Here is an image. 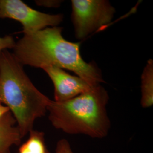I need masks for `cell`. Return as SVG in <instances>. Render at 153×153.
I'll use <instances>...</instances> for the list:
<instances>
[{
	"instance_id": "cell-1",
	"label": "cell",
	"mask_w": 153,
	"mask_h": 153,
	"mask_svg": "<svg viewBox=\"0 0 153 153\" xmlns=\"http://www.w3.org/2000/svg\"><path fill=\"white\" fill-rule=\"evenodd\" d=\"M62 28L47 27L37 32L24 34L16 43L14 57L23 66L43 69L56 66L73 71L91 86L104 82L101 70L94 61L82 59L80 43L66 40Z\"/></svg>"
},
{
	"instance_id": "cell-2",
	"label": "cell",
	"mask_w": 153,
	"mask_h": 153,
	"mask_svg": "<svg viewBox=\"0 0 153 153\" xmlns=\"http://www.w3.org/2000/svg\"><path fill=\"white\" fill-rule=\"evenodd\" d=\"M51 99L30 80L13 53H0V103L9 108L22 138L33 130L35 120L45 115Z\"/></svg>"
},
{
	"instance_id": "cell-3",
	"label": "cell",
	"mask_w": 153,
	"mask_h": 153,
	"mask_svg": "<svg viewBox=\"0 0 153 153\" xmlns=\"http://www.w3.org/2000/svg\"><path fill=\"white\" fill-rule=\"evenodd\" d=\"M108 91L101 85L65 102L51 100L48 119L52 126L69 134H84L93 138L106 137L111 128L107 114Z\"/></svg>"
},
{
	"instance_id": "cell-4",
	"label": "cell",
	"mask_w": 153,
	"mask_h": 153,
	"mask_svg": "<svg viewBox=\"0 0 153 153\" xmlns=\"http://www.w3.org/2000/svg\"><path fill=\"white\" fill-rule=\"evenodd\" d=\"M71 4L74 35L79 40L108 25L116 13L107 0H71Z\"/></svg>"
},
{
	"instance_id": "cell-5",
	"label": "cell",
	"mask_w": 153,
	"mask_h": 153,
	"mask_svg": "<svg viewBox=\"0 0 153 153\" xmlns=\"http://www.w3.org/2000/svg\"><path fill=\"white\" fill-rule=\"evenodd\" d=\"M0 18H10L20 22L22 32L28 34L57 26L62 22L64 15L48 14L36 10L21 0H0Z\"/></svg>"
},
{
	"instance_id": "cell-6",
	"label": "cell",
	"mask_w": 153,
	"mask_h": 153,
	"mask_svg": "<svg viewBox=\"0 0 153 153\" xmlns=\"http://www.w3.org/2000/svg\"><path fill=\"white\" fill-rule=\"evenodd\" d=\"M42 69L53 83L54 101L57 102L73 98L88 91L94 86L81 77L72 76L58 67L48 66Z\"/></svg>"
},
{
	"instance_id": "cell-7",
	"label": "cell",
	"mask_w": 153,
	"mask_h": 153,
	"mask_svg": "<svg viewBox=\"0 0 153 153\" xmlns=\"http://www.w3.org/2000/svg\"><path fill=\"white\" fill-rule=\"evenodd\" d=\"M22 138L10 111L0 119V153H11L13 146L20 145Z\"/></svg>"
},
{
	"instance_id": "cell-8",
	"label": "cell",
	"mask_w": 153,
	"mask_h": 153,
	"mask_svg": "<svg viewBox=\"0 0 153 153\" xmlns=\"http://www.w3.org/2000/svg\"><path fill=\"white\" fill-rule=\"evenodd\" d=\"M141 104L143 108H149L153 104V60L149 59L141 74Z\"/></svg>"
},
{
	"instance_id": "cell-9",
	"label": "cell",
	"mask_w": 153,
	"mask_h": 153,
	"mask_svg": "<svg viewBox=\"0 0 153 153\" xmlns=\"http://www.w3.org/2000/svg\"><path fill=\"white\" fill-rule=\"evenodd\" d=\"M28 134L27 140L21 145L18 153H50L45 141L44 133L33 129Z\"/></svg>"
},
{
	"instance_id": "cell-10",
	"label": "cell",
	"mask_w": 153,
	"mask_h": 153,
	"mask_svg": "<svg viewBox=\"0 0 153 153\" xmlns=\"http://www.w3.org/2000/svg\"><path fill=\"white\" fill-rule=\"evenodd\" d=\"M13 37L7 35L4 37H0V53L4 50L7 49H13L16 45Z\"/></svg>"
},
{
	"instance_id": "cell-11",
	"label": "cell",
	"mask_w": 153,
	"mask_h": 153,
	"mask_svg": "<svg viewBox=\"0 0 153 153\" xmlns=\"http://www.w3.org/2000/svg\"><path fill=\"white\" fill-rule=\"evenodd\" d=\"M55 153H74L70 143L66 139H61L56 143Z\"/></svg>"
},
{
	"instance_id": "cell-12",
	"label": "cell",
	"mask_w": 153,
	"mask_h": 153,
	"mask_svg": "<svg viewBox=\"0 0 153 153\" xmlns=\"http://www.w3.org/2000/svg\"><path fill=\"white\" fill-rule=\"evenodd\" d=\"M63 1L60 0H36L35 4L37 5L48 8H57L60 6Z\"/></svg>"
},
{
	"instance_id": "cell-13",
	"label": "cell",
	"mask_w": 153,
	"mask_h": 153,
	"mask_svg": "<svg viewBox=\"0 0 153 153\" xmlns=\"http://www.w3.org/2000/svg\"><path fill=\"white\" fill-rule=\"evenodd\" d=\"M9 111H10V110L8 107L0 103V119Z\"/></svg>"
}]
</instances>
